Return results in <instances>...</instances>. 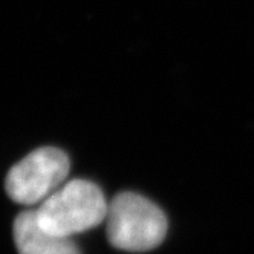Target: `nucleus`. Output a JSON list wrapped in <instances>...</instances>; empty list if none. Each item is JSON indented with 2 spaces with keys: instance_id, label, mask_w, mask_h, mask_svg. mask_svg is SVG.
I'll use <instances>...</instances> for the list:
<instances>
[{
  "instance_id": "obj_1",
  "label": "nucleus",
  "mask_w": 254,
  "mask_h": 254,
  "mask_svg": "<svg viewBox=\"0 0 254 254\" xmlns=\"http://www.w3.org/2000/svg\"><path fill=\"white\" fill-rule=\"evenodd\" d=\"M109 202L101 189L87 179H70L34 208L42 227L72 238L106 221Z\"/></svg>"
},
{
  "instance_id": "obj_2",
  "label": "nucleus",
  "mask_w": 254,
  "mask_h": 254,
  "mask_svg": "<svg viewBox=\"0 0 254 254\" xmlns=\"http://www.w3.org/2000/svg\"><path fill=\"white\" fill-rule=\"evenodd\" d=\"M107 239L124 251H149L162 244L167 217L156 204L133 191H123L109 202L106 216Z\"/></svg>"
},
{
  "instance_id": "obj_3",
  "label": "nucleus",
  "mask_w": 254,
  "mask_h": 254,
  "mask_svg": "<svg viewBox=\"0 0 254 254\" xmlns=\"http://www.w3.org/2000/svg\"><path fill=\"white\" fill-rule=\"evenodd\" d=\"M69 170L70 162L63 150L40 147L11 167L5 189L14 202L37 207L66 183Z\"/></svg>"
},
{
  "instance_id": "obj_4",
  "label": "nucleus",
  "mask_w": 254,
  "mask_h": 254,
  "mask_svg": "<svg viewBox=\"0 0 254 254\" xmlns=\"http://www.w3.org/2000/svg\"><path fill=\"white\" fill-rule=\"evenodd\" d=\"M12 234L19 254H80L70 238L54 234L42 227L34 208L17 214Z\"/></svg>"
}]
</instances>
